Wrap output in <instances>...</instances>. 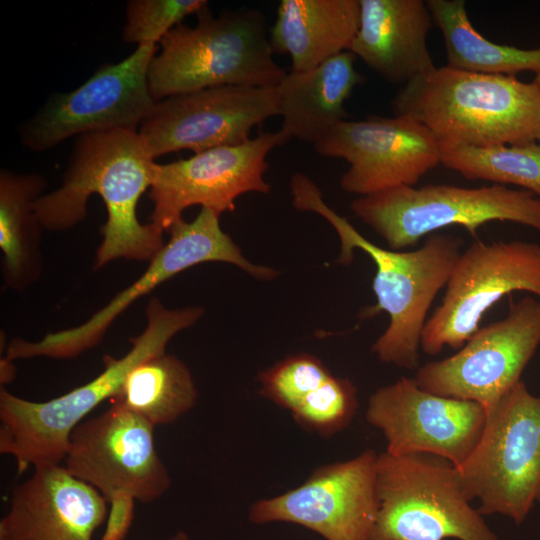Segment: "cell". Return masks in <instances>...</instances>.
<instances>
[{"instance_id":"1","label":"cell","mask_w":540,"mask_h":540,"mask_svg":"<svg viewBox=\"0 0 540 540\" xmlns=\"http://www.w3.org/2000/svg\"><path fill=\"white\" fill-rule=\"evenodd\" d=\"M155 162L138 131L112 130L78 136L62 185L42 195L35 211L42 227L64 231L86 216L88 198L98 194L107 219L94 269L117 259L150 262L163 249V233L141 224L137 204L151 187Z\"/></svg>"},{"instance_id":"2","label":"cell","mask_w":540,"mask_h":540,"mask_svg":"<svg viewBox=\"0 0 540 540\" xmlns=\"http://www.w3.org/2000/svg\"><path fill=\"white\" fill-rule=\"evenodd\" d=\"M292 206L323 217L340 240L337 262L348 265L355 249L374 262L376 273L372 289L377 303L364 310L362 317L384 311L389 316L386 330L372 345V352L386 364L417 370L421 336L430 307L449 280L461 253L462 240L451 234L433 233L412 251L382 248L366 239L323 199L317 184L306 174L291 176Z\"/></svg>"},{"instance_id":"3","label":"cell","mask_w":540,"mask_h":540,"mask_svg":"<svg viewBox=\"0 0 540 540\" xmlns=\"http://www.w3.org/2000/svg\"><path fill=\"white\" fill-rule=\"evenodd\" d=\"M396 116L424 125L441 151L538 141L540 90L515 76L448 65L401 86L391 101Z\"/></svg>"},{"instance_id":"4","label":"cell","mask_w":540,"mask_h":540,"mask_svg":"<svg viewBox=\"0 0 540 540\" xmlns=\"http://www.w3.org/2000/svg\"><path fill=\"white\" fill-rule=\"evenodd\" d=\"M204 312L195 306L170 309L152 297L146 307L147 325L131 338V349L121 358L105 355L104 370L91 381L44 402L18 397L2 387L0 453L15 459L19 473L63 463L72 430L100 403L116 396L133 368L165 353L170 340Z\"/></svg>"},{"instance_id":"5","label":"cell","mask_w":540,"mask_h":540,"mask_svg":"<svg viewBox=\"0 0 540 540\" xmlns=\"http://www.w3.org/2000/svg\"><path fill=\"white\" fill-rule=\"evenodd\" d=\"M194 26L178 24L160 41L148 70L156 102L202 89L272 87L287 73L273 57L266 18L241 7L213 15L208 5Z\"/></svg>"},{"instance_id":"6","label":"cell","mask_w":540,"mask_h":540,"mask_svg":"<svg viewBox=\"0 0 540 540\" xmlns=\"http://www.w3.org/2000/svg\"><path fill=\"white\" fill-rule=\"evenodd\" d=\"M377 490L369 540H499L471 506L458 468L442 457L379 454Z\"/></svg>"},{"instance_id":"7","label":"cell","mask_w":540,"mask_h":540,"mask_svg":"<svg viewBox=\"0 0 540 540\" xmlns=\"http://www.w3.org/2000/svg\"><path fill=\"white\" fill-rule=\"evenodd\" d=\"M350 209L395 251L450 225L463 226L474 236L479 227L493 221L514 222L540 232V198L499 184L398 186L359 196Z\"/></svg>"},{"instance_id":"8","label":"cell","mask_w":540,"mask_h":540,"mask_svg":"<svg viewBox=\"0 0 540 540\" xmlns=\"http://www.w3.org/2000/svg\"><path fill=\"white\" fill-rule=\"evenodd\" d=\"M481 515L521 524L540 501V396L520 380L487 411L475 449L458 468Z\"/></svg>"},{"instance_id":"9","label":"cell","mask_w":540,"mask_h":540,"mask_svg":"<svg viewBox=\"0 0 540 540\" xmlns=\"http://www.w3.org/2000/svg\"><path fill=\"white\" fill-rule=\"evenodd\" d=\"M168 233V242L149 262L146 271L86 322L70 329L48 333L35 342L13 339L7 347L5 358L14 361L34 357H77L99 344L113 321L138 298L178 273L201 263L232 264L264 281L279 276L276 269L254 264L244 257L239 246L222 230L220 215L208 208H201L190 222L181 219Z\"/></svg>"},{"instance_id":"10","label":"cell","mask_w":540,"mask_h":540,"mask_svg":"<svg viewBox=\"0 0 540 540\" xmlns=\"http://www.w3.org/2000/svg\"><path fill=\"white\" fill-rule=\"evenodd\" d=\"M517 291L540 300V245L522 240L472 243L453 266L420 348L428 355L445 346L459 350L480 328L484 314Z\"/></svg>"},{"instance_id":"11","label":"cell","mask_w":540,"mask_h":540,"mask_svg":"<svg viewBox=\"0 0 540 540\" xmlns=\"http://www.w3.org/2000/svg\"><path fill=\"white\" fill-rule=\"evenodd\" d=\"M158 50L157 45L137 46L120 62L99 67L76 89L53 94L22 124L21 143L40 152L73 136L138 131L157 103L149 90L148 70Z\"/></svg>"},{"instance_id":"12","label":"cell","mask_w":540,"mask_h":540,"mask_svg":"<svg viewBox=\"0 0 540 540\" xmlns=\"http://www.w3.org/2000/svg\"><path fill=\"white\" fill-rule=\"evenodd\" d=\"M540 346V300L513 301L505 318L480 327L457 352L416 370L424 390L473 401L486 412L521 380Z\"/></svg>"},{"instance_id":"13","label":"cell","mask_w":540,"mask_h":540,"mask_svg":"<svg viewBox=\"0 0 540 540\" xmlns=\"http://www.w3.org/2000/svg\"><path fill=\"white\" fill-rule=\"evenodd\" d=\"M289 141L280 130L260 132L248 141L195 153L187 159L155 163L149 197L150 223L162 232L183 219V211L200 205L219 215L235 210V200L249 192L268 194L264 176L267 156Z\"/></svg>"},{"instance_id":"14","label":"cell","mask_w":540,"mask_h":540,"mask_svg":"<svg viewBox=\"0 0 540 540\" xmlns=\"http://www.w3.org/2000/svg\"><path fill=\"white\" fill-rule=\"evenodd\" d=\"M154 427L113 403L72 430L62 465L107 501L125 492L136 501L151 503L171 486L168 469L156 449Z\"/></svg>"},{"instance_id":"15","label":"cell","mask_w":540,"mask_h":540,"mask_svg":"<svg viewBox=\"0 0 540 540\" xmlns=\"http://www.w3.org/2000/svg\"><path fill=\"white\" fill-rule=\"evenodd\" d=\"M377 460L378 454L368 449L322 465L300 486L253 503L248 519L294 523L326 540H369L379 510Z\"/></svg>"},{"instance_id":"16","label":"cell","mask_w":540,"mask_h":540,"mask_svg":"<svg viewBox=\"0 0 540 540\" xmlns=\"http://www.w3.org/2000/svg\"><path fill=\"white\" fill-rule=\"evenodd\" d=\"M313 147L323 157L348 162L340 186L358 196L415 186L441 164V148L434 135L406 116L346 119L333 126Z\"/></svg>"},{"instance_id":"17","label":"cell","mask_w":540,"mask_h":540,"mask_svg":"<svg viewBox=\"0 0 540 540\" xmlns=\"http://www.w3.org/2000/svg\"><path fill=\"white\" fill-rule=\"evenodd\" d=\"M278 115L276 86H218L157 102L138 133L155 160L244 143L254 127Z\"/></svg>"},{"instance_id":"18","label":"cell","mask_w":540,"mask_h":540,"mask_svg":"<svg viewBox=\"0 0 540 540\" xmlns=\"http://www.w3.org/2000/svg\"><path fill=\"white\" fill-rule=\"evenodd\" d=\"M486 416L479 403L428 392L407 377L374 391L366 409L367 421L386 439L387 453L431 454L457 468L478 444Z\"/></svg>"},{"instance_id":"19","label":"cell","mask_w":540,"mask_h":540,"mask_svg":"<svg viewBox=\"0 0 540 540\" xmlns=\"http://www.w3.org/2000/svg\"><path fill=\"white\" fill-rule=\"evenodd\" d=\"M107 500L62 464L34 468L16 485L0 520V540H92Z\"/></svg>"},{"instance_id":"20","label":"cell","mask_w":540,"mask_h":540,"mask_svg":"<svg viewBox=\"0 0 540 540\" xmlns=\"http://www.w3.org/2000/svg\"><path fill=\"white\" fill-rule=\"evenodd\" d=\"M432 22L423 0H360L349 51L387 82L403 86L436 68L427 47Z\"/></svg>"},{"instance_id":"21","label":"cell","mask_w":540,"mask_h":540,"mask_svg":"<svg viewBox=\"0 0 540 540\" xmlns=\"http://www.w3.org/2000/svg\"><path fill=\"white\" fill-rule=\"evenodd\" d=\"M356 56L344 51L308 71H289L276 85L280 131L289 140L315 144L333 126L346 120L345 101L364 77Z\"/></svg>"},{"instance_id":"22","label":"cell","mask_w":540,"mask_h":540,"mask_svg":"<svg viewBox=\"0 0 540 540\" xmlns=\"http://www.w3.org/2000/svg\"><path fill=\"white\" fill-rule=\"evenodd\" d=\"M360 24V0H282L269 30L273 53L288 54L291 71L313 69L349 51Z\"/></svg>"},{"instance_id":"23","label":"cell","mask_w":540,"mask_h":540,"mask_svg":"<svg viewBox=\"0 0 540 540\" xmlns=\"http://www.w3.org/2000/svg\"><path fill=\"white\" fill-rule=\"evenodd\" d=\"M45 178L36 173H0V248L5 285L23 291L42 271L41 223L35 203L42 196Z\"/></svg>"},{"instance_id":"24","label":"cell","mask_w":540,"mask_h":540,"mask_svg":"<svg viewBox=\"0 0 540 540\" xmlns=\"http://www.w3.org/2000/svg\"><path fill=\"white\" fill-rule=\"evenodd\" d=\"M426 3L442 33L448 66L509 76L523 71L540 73V48L522 49L488 40L472 25L464 0Z\"/></svg>"},{"instance_id":"25","label":"cell","mask_w":540,"mask_h":540,"mask_svg":"<svg viewBox=\"0 0 540 540\" xmlns=\"http://www.w3.org/2000/svg\"><path fill=\"white\" fill-rule=\"evenodd\" d=\"M198 400V391L185 363L174 355H155L133 368L113 403L153 426L175 422Z\"/></svg>"},{"instance_id":"26","label":"cell","mask_w":540,"mask_h":540,"mask_svg":"<svg viewBox=\"0 0 540 540\" xmlns=\"http://www.w3.org/2000/svg\"><path fill=\"white\" fill-rule=\"evenodd\" d=\"M441 164L469 180L512 184L540 198V142L441 151Z\"/></svg>"},{"instance_id":"27","label":"cell","mask_w":540,"mask_h":540,"mask_svg":"<svg viewBox=\"0 0 540 540\" xmlns=\"http://www.w3.org/2000/svg\"><path fill=\"white\" fill-rule=\"evenodd\" d=\"M358 408L357 388L347 378L331 375L291 411L302 428L329 437L346 428Z\"/></svg>"},{"instance_id":"28","label":"cell","mask_w":540,"mask_h":540,"mask_svg":"<svg viewBox=\"0 0 540 540\" xmlns=\"http://www.w3.org/2000/svg\"><path fill=\"white\" fill-rule=\"evenodd\" d=\"M331 375L319 358L309 353H299L260 372L259 392L291 412Z\"/></svg>"},{"instance_id":"29","label":"cell","mask_w":540,"mask_h":540,"mask_svg":"<svg viewBox=\"0 0 540 540\" xmlns=\"http://www.w3.org/2000/svg\"><path fill=\"white\" fill-rule=\"evenodd\" d=\"M207 5L206 0H130L122 38L137 46L156 45L183 19Z\"/></svg>"},{"instance_id":"30","label":"cell","mask_w":540,"mask_h":540,"mask_svg":"<svg viewBox=\"0 0 540 540\" xmlns=\"http://www.w3.org/2000/svg\"><path fill=\"white\" fill-rule=\"evenodd\" d=\"M135 498L125 492L108 499L109 510L101 540H124L134 518Z\"/></svg>"},{"instance_id":"31","label":"cell","mask_w":540,"mask_h":540,"mask_svg":"<svg viewBox=\"0 0 540 540\" xmlns=\"http://www.w3.org/2000/svg\"><path fill=\"white\" fill-rule=\"evenodd\" d=\"M12 362L7 358L1 359V384H6L13 379L15 372Z\"/></svg>"},{"instance_id":"32","label":"cell","mask_w":540,"mask_h":540,"mask_svg":"<svg viewBox=\"0 0 540 540\" xmlns=\"http://www.w3.org/2000/svg\"><path fill=\"white\" fill-rule=\"evenodd\" d=\"M168 540H189V536L184 531H178Z\"/></svg>"},{"instance_id":"33","label":"cell","mask_w":540,"mask_h":540,"mask_svg":"<svg viewBox=\"0 0 540 540\" xmlns=\"http://www.w3.org/2000/svg\"><path fill=\"white\" fill-rule=\"evenodd\" d=\"M533 82L538 86V88L540 90V73L536 74Z\"/></svg>"},{"instance_id":"34","label":"cell","mask_w":540,"mask_h":540,"mask_svg":"<svg viewBox=\"0 0 540 540\" xmlns=\"http://www.w3.org/2000/svg\"><path fill=\"white\" fill-rule=\"evenodd\" d=\"M538 142H540V137L538 138Z\"/></svg>"}]
</instances>
